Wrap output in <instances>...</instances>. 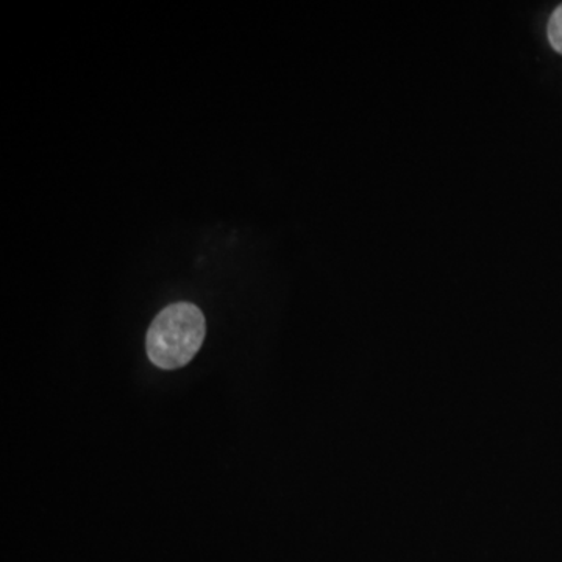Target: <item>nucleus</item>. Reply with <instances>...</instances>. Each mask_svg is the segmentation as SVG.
I'll return each mask as SVG.
<instances>
[{
    "label": "nucleus",
    "instance_id": "1",
    "mask_svg": "<svg viewBox=\"0 0 562 562\" xmlns=\"http://www.w3.org/2000/svg\"><path fill=\"white\" fill-rule=\"evenodd\" d=\"M205 335V316L201 310L188 302L173 303L151 322L146 339L147 355L157 368L176 371L201 350Z\"/></svg>",
    "mask_w": 562,
    "mask_h": 562
},
{
    "label": "nucleus",
    "instance_id": "2",
    "mask_svg": "<svg viewBox=\"0 0 562 562\" xmlns=\"http://www.w3.org/2000/svg\"><path fill=\"white\" fill-rule=\"evenodd\" d=\"M547 35H549L553 49L562 55V3L554 9L552 16H550Z\"/></svg>",
    "mask_w": 562,
    "mask_h": 562
}]
</instances>
